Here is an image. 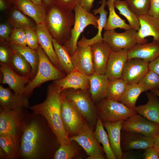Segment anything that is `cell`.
<instances>
[{"label": "cell", "instance_id": "7", "mask_svg": "<svg viewBox=\"0 0 159 159\" xmlns=\"http://www.w3.org/2000/svg\"><path fill=\"white\" fill-rule=\"evenodd\" d=\"M75 20L73 27L71 31L69 40L63 45L70 56L76 51L77 47L78 40L81 34L85 28L90 25L93 26L97 29V16L86 11L79 4L74 9Z\"/></svg>", "mask_w": 159, "mask_h": 159}, {"label": "cell", "instance_id": "59", "mask_svg": "<svg viewBox=\"0 0 159 159\" xmlns=\"http://www.w3.org/2000/svg\"><path fill=\"white\" fill-rule=\"evenodd\" d=\"M158 155L159 157V150H158Z\"/></svg>", "mask_w": 159, "mask_h": 159}, {"label": "cell", "instance_id": "10", "mask_svg": "<svg viewBox=\"0 0 159 159\" xmlns=\"http://www.w3.org/2000/svg\"><path fill=\"white\" fill-rule=\"evenodd\" d=\"M93 128L89 125L83 131L69 137L70 141H75L85 151L87 159H105L107 158L103 147L97 140Z\"/></svg>", "mask_w": 159, "mask_h": 159}, {"label": "cell", "instance_id": "16", "mask_svg": "<svg viewBox=\"0 0 159 159\" xmlns=\"http://www.w3.org/2000/svg\"><path fill=\"white\" fill-rule=\"evenodd\" d=\"M148 64L139 58L127 59L123 68L121 78L127 84L138 83L148 71Z\"/></svg>", "mask_w": 159, "mask_h": 159}, {"label": "cell", "instance_id": "53", "mask_svg": "<svg viewBox=\"0 0 159 159\" xmlns=\"http://www.w3.org/2000/svg\"><path fill=\"white\" fill-rule=\"evenodd\" d=\"M0 158L6 159V157L5 152L0 147Z\"/></svg>", "mask_w": 159, "mask_h": 159}, {"label": "cell", "instance_id": "36", "mask_svg": "<svg viewBox=\"0 0 159 159\" xmlns=\"http://www.w3.org/2000/svg\"><path fill=\"white\" fill-rule=\"evenodd\" d=\"M114 5L119 11V14L124 16L128 21L132 29L138 31L140 27V23L138 16L129 8L126 0H115Z\"/></svg>", "mask_w": 159, "mask_h": 159}, {"label": "cell", "instance_id": "2", "mask_svg": "<svg viewBox=\"0 0 159 159\" xmlns=\"http://www.w3.org/2000/svg\"><path fill=\"white\" fill-rule=\"evenodd\" d=\"M61 92L60 89L54 83L50 84L48 86L44 101L29 108L33 112L42 115L46 119L60 144L71 142L62 120Z\"/></svg>", "mask_w": 159, "mask_h": 159}, {"label": "cell", "instance_id": "58", "mask_svg": "<svg viewBox=\"0 0 159 159\" xmlns=\"http://www.w3.org/2000/svg\"><path fill=\"white\" fill-rule=\"evenodd\" d=\"M9 3H13L14 0H6Z\"/></svg>", "mask_w": 159, "mask_h": 159}, {"label": "cell", "instance_id": "18", "mask_svg": "<svg viewBox=\"0 0 159 159\" xmlns=\"http://www.w3.org/2000/svg\"><path fill=\"white\" fill-rule=\"evenodd\" d=\"M35 29L39 44L52 64L61 70L53 44V38L45 23L37 24Z\"/></svg>", "mask_w": 159, "mask_h": 159}, {"label": "cell", "instance_id": "50", "mask_svg": "<svg viewBox=\"0 0 159 159\" xmlns=\"http://www.w3.org/2000/svg\"><path fill=\"white\" fill-rule=\"evenodd\" d=\"M95 0H78V3L86 11L91 12Z\"/></svg>", "mask_w": 159, "mask_h": 159}, {"label": "cell", "instance_id": "35", "mask_svg": "<svg viewBox=\"0 0 159 159\" xmlns=\"http://www.w3.org/2000/svg\"><path fill=\"white\" fill-rule=\"evenodd\" d=\"M127 85L122 78L109 80L106 99L119 102L125 92Z\"/></svg>", "mask_w": 159, "mask_h": 159}, {"label": "cell", "instance_id": "11", "mask_svg": "<svg viewBox=\"0 0 159 159\" xmlns=\"http://www.w3.org/2000/svg\"><path fill=\"white\" fill-rule=\"evenodd\" d=\"M121 130L155 137L159 132V124L150 121L137 113L123 121Z\"/></svg>", "mask_w": 159, "mask_h": 159}, {"label": "cell", "instance_id": "3", "mask_svg": "<svg viewBox=\"0 0 159 159\" xmlns=\"http://www.w3.org/2000/svg\"><path fill=\"white\" fill-rule=\"evenodd\" d=\"M46 7L45 25L53 38L63 45L71 37L74 13L52 3Z\"/></svg>", "mask_w": 159, "mask_h": 159}, {"label": "cell", "instance_id": "56", "mask_svg": "<svg viewBox=\"0 0 159 159\" xmlns=\"http://www.w3.org/2000/svg\"><path fill=\"white\" fill-rule=\"evenodd\" d=\"M150 90L152 92L156 95L158 97H159V90L152 89Z\"/></svg>", "mask_w": 159, "mask_h": 159}, {"label": "cell", "instance_id": "13", "mask_svg": "<svg viewBox=\"0 0 159 159\" xmlns=\"http://www.w3.org/2000/svg\"><path fill=\"white\" fill-rule=\"evenodd\" d=\"M155 137L121 130V147L122 151L145 150L153 147Z\"/></svg>", "mask_w": 159, "mask_h": 159}, {"label": "cell", "instance_id": "44", "mask_svg": "<svg viewBox=\"0 0 159 159\" xmlns=\"http://www.w3.org/2000/svg\"><path fill=\"white\" fill-rule=\"evenodd\" d=\"M51 1L59 7L72 11L79 4L78 0H51Z\"/></svg>", "mask_w": 159, "mask_h": 159}, {"label": "cell", "instance_id": "31", "mask_svg": "<svg viewBox=\"0 0 159 159\" xmlns=\"http://www.w3.org/2000/svg\"><path fill=\"white\" fill-rule=\"evenodd\" d=\"M8 45L13 50L22 55L30 63L32 68L31 80L36 75L37 71L39 57L37 50L33 49L27 46H20L8 43Z\"/></svg>", "mask_w": 159, "mask_h": 159}, {"label": "cell", "instance_id": "6", "mask_svg": "<svg viewBox=\"0 0 159 159\" xmlns=\"http://www.w3.org/2000/svg\"><path fill=\"white\" fill-rule=\"evenodd\" d=\"M60 99L61 117L64 128L69 138L77 135L90 125L82 114L67 100L62 91Z\"/></svg>", "mask_w": 159, "mask_h": 159}, {"label": "cell", "instance_id": "52", "mask_svg": "<svg viewBox=\"0 0 159 159\" xmlns=\"http://www.w3.org/2000/svg\"><path fill=\"white\" fill-rule=\"evenodd\" d=\"M6 0H0V9L1 11L5 10L7 7Z\"/></svg>", "mask_w": 159, "mask_h": 159}, {"label": "cell", "instance_id": "40", "mask_svg": "<svg viewBox=\"0 0 159 159\" xmlns=\"http://www.w3.org/2000/svg\"><path fill=\"white\" fill-rule=\"evenodd\" d=\"M138 84L144 92L152 89L159 90V75L152 71L148 70Z\"/></svg>", "mask_w": 159, "mask_h": 159}, {"label": "cell", "instance_id": "57", "mask_svg": "<svg viewBox=\"0 0 159 159\" xmlns=\"http://www.w3.org/2000/svg\"><path fill=\"white\" fill-rule=\"evenodd\" d=\"M115 0H108L106 2V5H111L114 4V1Z\"/></svg>", "mask_w": 159, "mask_h": 159}, {"label": "cell", "instance_id": "33", "mask_svg": "<svg viewBox=\"0 0 159 159\" xmlns=\"http://www.w3.org/2000/svg\"><path fill=\"white\" fill-rule=\"evenodd\" d=\"M143 92L144 90L138 83L128 84L125 92L119 102L134 110L138 97Z\"/></svg>", "mask_w": 159, "mask_h": 159}, {"label": "cell", "instance_id": "25", "mask_svg": "<svg viewBox=\"0 0 159 159\" xmlns=\"http://www.w3.org/2000/svg\"><path fill=\"white\" fill-rule=\"evenodd\" d=\"M88 90L92 99L95 103L106 98L109 80L105 74L94 73L89 76Z\"/></svg>", "mask_w": 159, "mask_h": 159}, {"label": "cell", "instance_id": "39", "mask_svg": "<svg viewBox=\"0 0 159 159\" xmlns=\"http://www.w3.org/2000/svg\"><path fill=\"white\" fill-rule=\"evenodd\" d=\"M24 14L14 8L11 11L9 18V22L14 28H25L33 27L32 21Z\"/></svg>", "mask_w": 159, "mask_h": 159}, {"label": "cell", "instance_id": "41", "mask_svg": "<svg viewBox=\"0 0 159 159\" xmlns=\"http://www.w3.org/2000/svg\"><path fill=\"white\" fill-rule=\"evenodd\" d=\"M129 9L137 16L148 14L150 0H126Z\"/></svg>", "mask_w": 159, "mask_h": 159}, {"label": "cell", "instance_id": "55", "mask_svg": "<svg viewBox=\"0 0 159 159\" xmlns=\"http://www.w3.org/2000/svg\"><path fill=\"white\" fill-rule=\"evenodd\" d=\"M34 3L40 5H43L42 3V0H30Z\"/></svg>", "mask_w": 159, "mask_h": 159}, {"label": "cell", "instance_id": "17", "mask_svg": "<svg viewBox=\"0 0 159 159\" xmlns=\"http://www.w3.org/2000/svg\"><path fill=\"white\" fill-rule=\"evenodd\" d=\"M0 72L3 76L2 84H6L16 94L24 95L25 88L31 81L28 77L21 76L9 65L0 62Z\"/></svg>", "mask_w": 159, "mask_h": 159}, {"label": "cell", "instance_id": "4", "mask_svg": "<svg viewBox=\"0 0 159 159\" xmlns=\"http://www.w3.org/2000/svg\"><path fill=\"white\" fill-rule=\"evenodd\" d=\"M36 50L39 57L37 71L34 78L25 86L24 93L29 98L32 95L34 89L43 83L61 79L67 75L52 64L39 44Z\"/></svg>", "mask_w": 159, "mask_h": 159}, {"label": "cell", "instance_id": "38", "mask_svg": "<svg viewBox=\"0 0 159 159\" xmlns=\"http://www.w3.org/2000/svg\"><path fill=\"white\" fill-rule=\"evenodd\" d=\"M80 145L75 141H71L70 143L60 144L55 152L53 159H71L80 153Z\"/></svg>", "mask_w": 159, "mask_h": 159}, {"label": "cell", "instance_id": "47", "mask_svg": "<svg viewBox=\"0 0 159 159\" xmlns=\"http://www.w3.org/2000/svg\"><path fill=\"white\" fill-rule=\"evenodd\" d=\"M144 159H159L158 150L153 147L145 150L143 154Z\"/></svg>", "mask_w": 159, "mask_h": 159}, {"label": "cell", "instance_id": "43", "mask_svg": "<svg viewBox=\"0 0 159 159\" xmlns=\"http://www.w3.org/2000/svg\"><path fill=\"white\" fill-rule=\"evenodd\" d=\"M27 46L36 50L39 45L35 29L34 27H28L24 29Z\"/></svg>", "mask_w": 159, "mask_h": 159}, {"label": "cell", "instance_id": "23", "mask_svg": "<svg viewBox=\"0 0 159 159\" xmlns=\"http://www.w3.org/2000/svg\"><path fill=\"white\" fill-rule=\"evenodd\" d=\"M128 49L119 51H112L107 62L105 74L109 80L120 78L128 58Z\"/></svg>", "mask_w": 159, "mask_h": 159}, {"label": "cell", "instance_id": "46", "mask_svg": "<svg viewBox=\"0 0 159 159\" xmlns=\"http://www.w3.org/2000/svg\"><path fill=\"white\" fill-rule=\"evenodd\" d=\"M150 9L148 14L159 19V0H150Z\"/></svg>", "mask_w": 159, "mask_h": 159}, {"label": "cell", "instance_id": "22", "mask_svg": "<svg viewBox=\"0 0 159 159\" xmlns=\"http://www.w3.org/2000/svg\"><path fill=\"white\" fill-rule=\"evenodd\" d=\"M28 98L24 95L13 93L9 87L0 85V107L3 109L14 110L19 107L29 108Z\"/></svg>", "mask_w": 159, "mask_h": 159}, {"label": "cell", "instance_id": "12", "mask_svg": "<svg viewBox=\"0 0 159 159\" xmlns=\"http://www.w3.org/2000/svg\"><path fill=\"white\" fill-rule=\"evenodd\" d=\"M136 31L133 29L123 32H116L115 30L105 31L103 40L110 46L112 51L116 52L128 49L138 43Z\"/></svg>", "mask_w": 159, "mask_h": 159}, {"label": "cell", "instance_id": "8", "mask_svg": "<svg viewBox=\"0 0 159 159\" xmlns=\"http://www.w3.org/2000/svg\"><path fill=\"white\" fill-rule=\"evenodd\" d=\"M98 116L102 122L113 123L124 120L137 114L133 110L119 102L106 98L95 103Z\"/></svg>", "mask_w": 159, "mask_h": 159}, {"label": "cell", "instance_id": "9", "mask_svg": "<svg viewBox=\"0 0 159 159\" xmlns=\"http://www.w3.org/2000/svg\"><path fill=\"white\" fill-rule=\"evenodd\" d=\"M24 109L19 107L14 110H9L0 107V134L9 135L19 143Z\"/></svg>", "mask_w": 159, "mask_h": 159}, {"label": "cell", "instance_id": "1", "mask_svg": "<svg viewBox=\"0 0 159 159\" xmlns=\"http://www.w3.org/2000/svg\"><path fill=\"white\" fill-rule=\"evenodd\" d=\"M21 159H52L60 145L42 115L24 110L20 140Z\"/></svg>", "mask_w": 159, "mask_h": 159}, {"label": "cell", "instance_id": "51", "mask_svg": "<svg viewBox=\"0 0 159 159\" xmlns=\"http://www.w3.org/2000/svg\"><path fill=\"white\" fill-rule=\"evenodd\" d=\"M153 147L159 150V132L155 137Z\"/></svg>", "mask_w": 159, "mask_h": 159}, {"label": "cell", "instance_id": "48", "mask_svg": "<svg viewBox=\"0 0 159 159\" xmlns=\"http://www.w3.org/2000/svg\"><path fill=\"white\" fill-rule=\"evenodd\" d=\"M10 27L8 25L2 24L0 25V37L3 39H7L12 32Z\"/></svg>", "mask_w": 159, "mask_h": 159}, {"label": "cell", "instance_id": "45", "mask_svg": "<svg viewBox=\"0 0 159 159\" xmlns=\"http://www.w3.org/2000/svg\"><path fill=\"white\" fill-rule=\"evenodd\" d=\"M11 48L8 49L6 47L1 45L0 47V62L9 65V61Z\"/></svg>", "mask_w": 159, "mask_h": 159}, {"label": "cell", "instance_id": "24", "mask_svg": "<svg viewBox=\"0 0 159 159\" xmlns=\"http://www.w3.org/2000/svg\"><path fill=\"white\" fill-rule=\"evenodd\" d=\"M14 8L31 17L37 24L45 23L46 7L36 4L30 0H14Z\"/></svg>", "mask_w": 159, "mask_h": 159}, {"label": "cell", "instance_id": "21", "mask_svg": "<svg viewBox=\"0 0 159 159\" xmlns=\"http://www.w3.org/2000/svg\"><path fill=\"white\" fill-rule=\"evenodd\" d=\"M53 83L60 89L61 91L69 88L88 91L90 87L89 76L84 75L76 69L64 78L54 81Z\"/></svg>", "mask_w": 159, "mask_h": 159}, {"label": "cell", "instance_id": "20", "mask_svg": "<svg viewBox=\"0 0 159 159\" xmlns=\"http://www.w3.org/2000/svg\"><path fill=\"white\" fill-rule=\"evenodd\" d=\"M127 55L128 59L138 58L149 63L159 55V42L137 43L128 49Z\"/></svg>", "mask_w": 159, "mask_h": 159}, {"label": "cell", "instance_id": "34", "mask_svg": "<svg viewBox=\"0 0 159 159\" xmlns=\"http://www.w3.org/2000/svg\"><path fill=\"white\" fill-rule=\"evenodd\" d=\"M94 132L95 137L100 143L103 146L107 159H116L111 149L108 135L104 129L100 119L98 117Z\"/></svg>", "mask_w": 159, "mask_h": 159}, {"label": "cell", "instance_id": "15", "mask_svg": "<svg viewBox=\"0 0 159 159\" xmlns=\"http://www.w3.org/2000/svg\"><path fill=\"white\" fill-rule=\"evenodd\" d=\"M71 58L74 68L82 74L89 76L95 73L90 46L77 45Z\"/></svg>", "mask_w": 159, "mask_h": 159}, {"label": "cell", "instance_id": "30", "mask_svg": "<svg viewBox=\"0 0 159 159\" xmlns=\"http://www.w3.org/2000/svg\"><path fill=\"white\" fill-rule=\"evenodd\" d=\"M0 147L5 152L7 159H21L19 143L12 136L0 134Z\"/></svg>", "mask_w": 159, "mask_h": 159}, {"label": "cell", "instance_id": "54", "mask_svg": "<svg viewBox=\"0 0 159 159\" xmlns=\"http://www.w3.org/2000/svg\"><path fill=\"white\" fill-rule=\"evenodd\" d=\"M42 3L46 7L48 6L52 3L51 0H42Z\"/></svg>", "mask_w": 159, "mask_h": 159}, {"label": "cell", "instance_id": "26", "mask_svg": "<svg viewBox=\"0 0 159 159\" xmlns=\"http://www.w3.org/2000/svg\"><path fill=\"white\" fill-rule=\"evenodd\" d=\"M124 120L113 123L102 122L107 132L110 146L116 159H121L123 155L121 147V133Z\"/></svg>", "mask_w": 159, "mask_h": 159}, {"label": "cell", "instance_id": "28", "mask_svg": "<svg viewBox=\"0 0 159 159\" xmlns=\"http://www.w3.org/2000/svg\"><path fill=\"white\" fill-rule=\"evenodd\" d=\"M106 2V0H101L100 6L92 11L94 15L97 14H100L99 17L97 20L98 25V31L96 35L91 39H87L83 34L81 39L78 42V46H91L95 43L103 40L102 32L107 21L108 14L107 11L105 9L107 5Z\"/></svg>", "mask_w": 159, "mask_h": 159}, {"label": "cell", "instance_id": "49", "mask_svg": "<svg viewBox=\"0 0 159 159\" xmlns=\"http://www.w3.org/2000/svg\"><path fill=\"white\" fill-rule=\"evenodd\" d=\"M148 70L159 75V55L149 63Z\"/></svg>", "mask_w": 159, "mask_h": 159}, {"label": "cell", "instance_id": "19", "mask_svg": "<svg viewBox=\"0 0 159 159\" xmlns=\"http://www.w3.org/2000/svg\"><path fill=\"white\" fill-rule=\"evenodd\" d=\"M90 46L95 73L105 74L107 62L112 51L110 47L103 40Z\"/></svg>", "mask_w": 159, "mask_h": 159}, {"label": "cell", "instance_id": "5", "mask_svg": "<svg viewBox=\"0 0 159 159\" xmlns=\"http://www.w3.org/2000/svg\"><path fill=\"white\" fill-rule=\"evenodd\" d=\"M67 100L82 114L93 128L98 117L95 103L91 98L88 91L71 88L62 91Z\"/></svg>", "mask_w": 159, "mask_h": 159}, {"label": "cell", "instance_id": "32", "mask_svg": "<svg viewBox=\"0 0 159 159\" xmlns=\"http://www.w3.org/2000/svg\"><path fill=\"white\" fill-rule=\"evenodd\" d=\"M52 43L61 69L67 75L75 69L72 64L71 56L63 45L55 39L53 38Z\"/></svg>", "mask_w": 159, "mask_h": 159}, {"label": "cell", "instance_id": "37", "mask_svg": "<svg viewBox=\"0 0 159 159\" xmlns=\"http://www.w3.org/2000/svg\"><path fill=\"white\" fill-rule=\"evenodd\" d=\"M107 6L109 10V14L104 28L105 31L115 30L118 28L125 30L132 29L129 24L126 23L125 20L116 13L114 4Z\"/></svg>", "mask_w": 159, "mask_h": 159}, {"label": "cell", "instance_id": "42", "mask_svg": "<svg viewBox=\"0 0 159 159\" xmlns=\"http://www.w3.org/2000/svg\"><path fill=\"white\" fill-rule=\"evenodd\" d=\"M8 43L20 46H27L24 29L14 28L8 39Z\"/></svg>", "mask_w": 159, "mask_h": 159}, {"label": "cell", "instance_id": "14", "mask_svg": "<svg viewBox=\"0 0 159 159\" xmlns=\"http://www.w3.org/2000/svg\"><path fill=\"white\" fill-rule=\"evenodd\" d=\"M138 17L140 27L137 31V43L148 42V40L145 38L149 36L153 37V40L159 42V19L148 14Z\"/></svg>", "mask_w": 159, "mask_h": 159}, {"label": "cell", "instance_id": "27", "mask_svg": "<svg viewBox=\"0 0 159 159\" xmlns=\"http://www.w3.org/2000/svg\"><path fill=\"white\" fill-rule=\"evenodd\" d=\"M147 102L144 105L136 106L134 110L148 120L159 124V100L152 92H147Z\"/></svg>", "mask_w": 159, "mask_h": 159}, {"label": "cell", "instance_id": "29", "mask_svg": "<svg viewBox=\"0 0 159 159\" xmlns=\"http://www.w3.org/2000/svg\"><path fill=\"white\" fill-rule=\"evenodd\" d=\"M9 66L19 75L29 77L32 80V68L31 65L22 55L11 48Z\"/></svg>", "mask_w": 159, "mask_h": 159}]
</instances>
